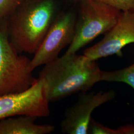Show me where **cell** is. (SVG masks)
<instances>
[{
    "label": "cell",
    "instance_id": "obj_15",
    "mask_svg": "<svg viewBox=\"0 0 134 134\" xmlns=\"http://www.w3.org/2000/svg\"><path fill=\"white\" fill-rule=\"evenodd\" d=\"M72 2H73L74 3H77L79 1H80L81 0H71Z\"/></svg>",
    "mask_w": 134,
    "mask_h": 134
},
{
    "label": "cell",
    "instance_id": "obj_3",
    "mask_svg": "<svg viewBox=\"0 0 134 134\" xmlns=\"http://www.w3.org/2000/svg\"><path fill=\"white\" fill-rule=\"evenodd\" d=\"M74 37L66 55L77 53L101 34L108 32L116 24L121 11L97 0H81Z\"/></svg>",
    "mask_w": 134,
    "mask_h": 134
},
{
    "label": "cell",
    "instance_id": "obj_6",
    "mask_svg": "<svg viewBox=\"0 0 134 134\" xmlns=\"http://www.w3.org/2000/svg\"><path fill=\"white\" fill-rule=\"evenodd\" d=\"M49 103L44 81L38 77L25 91L0 96V120L18 115L48 117Z\"/></svg>",
    "mask_w": 134,
    "mask_h": 134
},
{
    "label": "cell",
    "instance_id": "obj_1",
    "mask_svg": "<svg viewBox=\"0 0 134 134\" xmlns=\"http://www.w3.org/2000/svg\"><path fill=\"white\" fill-rule=\"evenodd\" d=\"M102 72L96 61L75 53L64 54L45 65L39 78L44 81L50 102L89 91L101 81Z\"/></svg>",
    "mask_w": 134,
    "mask_h": 134
},
{
    "label": "cell",
    "instance_id": "obj_10",
    "mask_svg": "<svg viewBox=\"0 0 134 134\" xmlns=\"http://www.w3.org/2000/svg\"><path fill=\"white\" fill-rule=\"evenodd\" d=\"M101 81L124 82L134 90V64L124 69L102 72Z\"/></svg>",
    "mask_w": 134,
    "mask_h": 134
},
{
    "label": "cell",
    "instance_id": "obj_2",
    "mask_svg": "<svg viewBox=\"0 0 134 134\" xmlns=\"http://www.w3.org/2000/svg\"><path fill=\"white\" fill-rule=\"evenodd\" d=\"M56 0H24L8 19L10 41L20 54H34L57 17Z\"/></svg>",
    "mask_w": 134,
    "mask_h": 134
},
{
    "label": "cell",
    "instance_id": "obj_11",
    "mask_svg": "<svg viewBox=\"0 0 134 134\" xmlns=\"http://www.w3.org/2000/svg\"><path fill=\"white\" fill-rule=\"evenodd\" d=\"M24 0H0V21L13 14Z\"/></svg>",
    "mask_w": 134,
    "mask_h": 134
},
{
    "label": "cell",
    "instance_id": "obj_4",
    "mask_svg": "<svg viewBox=\"0 0 134 134\" xmlns=\"http://www.w3.org/2000/svg\"><path fill=\"white\" fill-rule=\"evenodd\" d=\"M30 60L10 41L8 19L0 21V96L25 91L36 79L28 70Z\"/></svg>",
    "mask_w": 134,
    "mask_h": 134
},
{
    "label": "cell",
    "instance_id": "obj_8",
    "mask_svg": "<svg viewBox=\"0 0 134 134\" xmlns=\"http://www.w3.org/2000/svg\"><path fill=\"white\" fill-rule=\"evenodd\" d=\"M113 90L81 92L77 102L68 108L60 124L64 134H87L91 114L98 107L114 98Z\"/></svg>",
    "mask_w": 134,
    "mask_h": 134
},
{
    "label": "cell",
    "instance_id": "obj_5",
    "mask_svg": "<svg viewBox=\"0 0 134 134\" xmlns=\"http://www.w3.org/2000/svg\"><path fill=\"white\" fill-rule=\"evenodd\" d=\"M77 16L72 10L58 15L30 60L28 67L29 72L56 59L63 49L71 44L75 35Z\"/></svg>",
    "mask_w": 134,
    "mask_h": 134
},
{
    "label": "cell",
    "instance_id": "obj_7",
    "mask_svg": "<svg viewBox=\"0 0 134 134\" xmlns=\"http://www.w3.org/2000/svg\"><path fill=\"white\" fill-rule=\"evenodd\" d=\"M134 43V10L121 12L115 25L100 41L86 49L83 55L92 60L116 54L122 56L125 46Z\"/></svg>",
    "mask_w": 134,
    "mask_h": 134
},
{
    "label": "cell",
    "instance_id": "obj_13",
    "mask_svg": "<svg viewBox=\"0 0 134 134\" xmlns=\"http://www.w3.org/2000/svg\"><path fill=\"white\" fill-rule=\"evenodd\" d=\"M119 10L126 12L134 10V0H97Z\"/></svg>",
    "mask_w": 134,
    "mask_h": 134
},
{
    "label": "cell",
    "instance_id": "obj_9",
    "mask_svg": "<svg viewBox=\"0 0 134 134\" xmlns=\"http://www.w3.org/2000/svg\"><path fill=\"white\" fill-rule=\"evenodd\" d=\"M37 117L18 115L0 120V134H49L55 130L51 125L37 124Z\"/></svg>",
    "mask_w": 134,
    "mask_h": 134
},
{
    "label": "cell",
    "instance_id": "obj_14",
    "mask_svg": "<svg viewBox=\"0 0 134 134\" xmlns=\"http://www.w3.org/2000/svg\"><path fill=\"white\" fill-rule=\"evenodd\" d=\"M117 134H134V125H124L117 129Z\"/></svg>",
    "mask_w": 134,
    "mask_h": 134
},
{
    "label": "cell",
    "instance_id": "obj_12",
    "mask_svg": "<svg viewBox=\"0 0 134 134\" xmlns=\"http://www.w3.org/2000/svg\"><path fill=\"white\" fill-rule=\"evenodd\" d=\"M87 134H117V130L106 127L91 117L88 126Z\"/></svg>",
    "mask_w": 134,
    "mask_h": 134
}]
</instances>
